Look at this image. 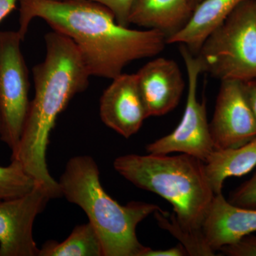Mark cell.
<instances>
[{
  "mask_svg": "<svg viewBox=\"0 0 256 256\" xmlns=\"http://www.w3.org/2000/svg\"><path fill=\"white\" fill-rule=\"evenodd\" d=\"M202 232L214 250L256 232V208L234 206L222 193L215 194Z\"/></svg>",
  "mask_w": 256,
  "mask_h": 256,
  "instance_id": "cell-12",
  "label": "cell"
},
{
  "mask_svg": "<svg viewBox=\"0 0 256 256\" xmlns=\"http://www.w3.org/2000/svg\"><path fill=\"white\" fill-rule=\"evenodd\" d=\"M256 166V138L238 148L214 150L204 162L205 172L215 194L222 193L227 178L244 176Z\"/></svg>",
  "mask_w": 256,
  "mask_h": 256,
  "instance_id": "cell-15",
  "label": "cell"
},
{
  "mask_svg": "<svg viewBox=\"0 0 256 256\" xmlns=\"http://www.w3.org/2000/svg\"><path fill=\"white\" fill-rule=\"evenodd\" d=\"M154 216L160 226L176 237L185 248L188 256H215V250L208 245L203 232H190L182 228L176 222L174 214L169 220L168 214H164L163 210L156 212Z\"/></svg>",
  "mask_w": 256,
  "mask_h": 256,
  "instance_id": "cell-18",
  "label": "cell"
},
{
  "mask_svg": "<svg viewBox=\"0 0 256 256\" xmlns=\"http://www.w3.org/2000/svg\"><path fill=\"white\" fill-rule=\"evenodd\" d=\"M202 0H188V4H190V9L193 12V10L196 8L197 5L200 4Z\"/></svg>",
  "mask_w": 256,
  "mask_h": 256,
  "instance_id": "cell-25",
  "label": "cell"
},
{
  "mask_svg": "<svg viewBox=\"0 0 256 256\" xmlns=\"http://www.w3.org/2000/svg\"><path fill=\"white\" fill-rule=\"evenodd\" d=\"M53 195L37 183L26 194L0 202V256H38L33 226Z\"/></svg>",
  "mask_w": 256,
  "mask_h": 256,
  "instance_id": "cell-8",
  "label": "cell"
},
{
  "mask_svg": "<svg viewBox=\"0 0 256 256\" xmlns=\"http://www.w3.org/2000/svg\"><path fill=\"white\" fill-rule=\"evenodd\" d=\"M38 256H102L100 238L90 222L76 226L62 242L48 240Z\"/></svg>",
  "mask_w": 256,
  "mask_h": 256,
  "instance_id": "cell-16",
  "label": "cell"
},
{
  "mask_svg": "<svg viewBox=\"0 0 256 256\" xmlns=\"http://www.w3.org/2000/svg\"><path fill=\"white\" fill-rule=\"evenodd\" d=\"M218 250L230 256H256V236L249 234Z\"/></svg>",
  "mask_w": 256,
  "mask_h": 256,
  "instance_id": "cell-20",
  "label": "cell"
},
{
  "mask_svg": "<svg viewBox=\"0 0 256 256\" xmlns=\"http://www.w3.org/2000/svg\"><path fill=\"white\" fill-rule=\"evenodd\" d=\"M242 89L248 104L256 118V79L242 82Z\"/></svg>",
  "mask_w": 256,
  "mask_h": 256,
  "instance_id": "cell-23",
  "label": "cell"
},
{
  "mask_svg": "<svg viewBox=\"0 0 256 256\" xmlns=\"http://www.w3.org/2000/svg\"><path fill=\"white\" fill-rule=\"evenodd\" d=\"M192 14L188 0H134L129 22L160 30L168 38L186 24Z\"/></svg>",
  "mask_w": 256,
  "mask_h": 256,
  "instance_id": "cell-14",
  "label": "cell"
},
{
  "mask_svg": "<svg viewBox=\"0 0 256 256\" xmlns=\"http://www.w3.org/2000/svg\"><path fill=\"white\" fill-rule=\"evenodd\" d=\"M186 249L182 244L170 248L166 250H152L151 248L146 247V250L141 256H188Z\"/></svg>",
  "mask_w": 256,
  "mask_h": 256,
  "instance_id": "cell-22",
  "label": "cell"
},
{
  "mask_svg": "<svg viewBox=\"0 0 256 256\" xmlns=\"http://www.w3.org/2000/svg\"><path fill=\"white\" fill-rule=\"evenodd\" d=\"M18 0H0V22L16 8Z\"/></svg>",
  "mask_w": 256,
  "mask_h": 256,
  "instance_id": "cell-24",
  "label": "cell"
},
{
  "mask_svg": "<svg viewBox=\"0 0 256 256\" xmlns=\"http://www.w3.org/2000/svg\"><path fill=\"white\" fill-rule=\"evenodd\" d=\"M20 4L22 38L32 20L41 18L75 44L90 76L112 80L131 62L156 56L168 44L164 32L122 26L110 10L92 0H20Z\"/></svg>",
  "mask_w": 256,
  "mask_h": 256,
  "instance_id": "cell-1",
  "label": "cell"
},
{
  "mask_svg": "<svg viewBox=\"0 0 256 256\" xmlns=\"http://www.w3.org/2000/svg\"><path fill=\"white\" fill-rule=\"evenodd\" d=\"M101 120L126 138L140 130L148 118L136 74H122L112 79L100 100Z\"/></svg>",
  "mask_w": 256,
  "mask_h": 256,
  "instance_id": "cell-10",
  "label": "cell"
},
{
  "mask_svg": "<svg viewBox=\"0 0 256 256\" xmlns=\"http://www.w3.org/2000/svg\"><path fill=\"white\" fill-rule=\"evenodd\" d=\"M44 38L46 56L34 67L35 95L11 160L20 162L37 183L57 198L62 196L60 184L50 174L46 163L50 132L69 102L87 88L90 75L68 37L53 30Z\"/></svg>",
  "mask_w": 256,
  "mask_h": 256,
  "instance_id": "cell-2",
  "label": "cell"
},
{
  "mask_svg": "<svg viewBox=\"0 0 256 256\" xmlns=\"http://www.w3.org/2000/svg\"><path fill=\"white\" fill-rule=\"evenodd\" d=\"M112 12L116 22L122 26H129V15L134 0H92Z\"/></svg>",
  "mask_w": 256,
  "mask_h": 256,
  "instance_id": "cell-21",
  "label": "cell"
},
{
  "mask_svg": "<svg viewBox=\"0 0 256 256\" xmlns=\"http://www.w3.org/2000/svg\"><path fill=\"white\" fill-rule=\"evenodd\" d=\"M18 32H0V114L1 136L14 152L28 116L30 80Z\"/></svg>",
  "mask_w": 256,
  "mask_h": 256,
  "instance_id": "cell-6",
  "label": "cell"
},
{
  "mask_svg": "<svg viewBox=\"0 0 256 256\" xmlns=\"http://www.w3.org/2000/svg\"><path fill=\"white\" fill-rule=\"evenodd\" d=\"M136 76L148 118L164 116L178 106L185 82L174 60H152L140 69Z\"/></svg>",
  "mask_w": 256,
  "mask_h": 256,
  "instance_id": "cell-11",
  "label": "cell"
},
{
  "mask_svg": "<svg viewBox=\"0 0 256 256\" xmlns=\"http://www.w3.org/2000/svg\"><path fill=\"white\" fill-rule=\"evenodd\" d=\"M8 166H0V202L26 194L36 185L18 160H11Z\"/></svg>",
  "mask_w": 256,
  "mask_h": 256,
  "instance_id": "cell-17",
  "label": "cell"
},
{
  "mask_svg": "<svg viewBox=\"0 0 256 256\" xmlns=\"http://www.w3.org/2000/svg\"><path fill=\"white\" fill-rule=\"evenodd\" d=\"M202 72L220 80L256 79V0L242 2L196 55Z\"/></svg>",
  "mask_w": 256,
  "mask_h": 256,
  "instance_id": "cell-5",
  "label": "cell"
},
{
  "mask_svg": "<svg viewBox=\"0 0 256 256\" xmlns=\"http://www.w3.org/2000/svg\"><path fill=\"white\" fill-rule=\"evenodd\" d=\"M1 127H2L1 114H0V136H1Z\"/></svg>",
  "mask_w": 256,
  "mask_h": 256,
  "instance_id": "cell-26",
  "label": "cell"
},
{
  "mask_svg": "<svg viewBox=\"0 0 256 256\" xmlns=\"http://www.w3.org/2000/svg\"><path fill=\"white\" fill-rule=\"evenodd\" d=\"M62 196L82 208L94 227L102 256H141L146 246L138 240V224L160 207L141 202L122 206L101 185L95 160L88 156L70 158L58 182Z\"/></svg>",
  "mask_w": 256,
  "mask_h": 256,
  "instance_id": "cell-3",
  "label": "cell"
},
{
  "mask_svg": "<svg viewBox=\"0 0 256 256\" xmlns=\"http://www.w3.org/2000/svg\"><path fill=\"white\" fill-rule=\"evenodd\" d=\"M114 166L134 186L170 202L180 226L202 232L215 194L201 160L183 153L173 156L130 154L116 158Z\"/></svg>",
  "mask_w": 256,
  "mask_h": 256,
  "instance_id": "cell-4",
  "label": "cell"
},
{
  "mask_svg": "<svg viewBox=\"0 0 256 256\" xmlns=\"http://www.w3.org/2000/svg\"><path fill=\"white\" fill-rule=\"evenodd\" d=\"M244 1L202 0L192 12L186 24L168 37L166 43L184 44L194 55H196L207 37Z\"/></svg>",
  "mask_w": 256,
  "mask_h": 256,
  "instance_id": "cell-13",
  "label": "cell"
},
{
  "mask_svg": "<svg viewBox=\"0 0 256 256\" xmlns=\"http://www.w3.org/2000/svg\"><path fill=\"white\" fill-rule=\"evenodd\" d=\"M180 54L188 75V95L181 122L172 132L146 146L149 154L181 152L195 156L204 162L214 150L206 114V102L197 98V85L201 66L196 57L184 44Z\"/></svg>",
  "mask_w": 256,
  "mask_h": 256,
  "instance_id": "cell-7",
  "label": "cell"
},
{
  "mask_svg": "<svg viewBox=\"0 0 256 256\" xmlns=\"http://www.w3.org/2000/svg\"><path fill=\"white\" fill-rule=\"evenodd\" d=\"M210 128L214 150L238 148L256 138V118L242 82L222 80Z\"/></svg>",
  "mask_w": 256,
  "mask_h": 256,
  "instance_id": "cell-9",
  "label": "cell"
},
{
  "mask_svg": "<svg viewBox=\"0 0 256 256\" xmlns=\"http://www.w3.org/2000/svg\"><path fill=\"white\" fill-rule=\"evenodd\" d=\"M228 202L234 206L256 208V171L250 180L230 194Z\"/></svg>",
  "mask_w": 256,
  "mask_h": 256,
  "instance_id": "cell-19",
  "label": "cell"
}]
</instances>
